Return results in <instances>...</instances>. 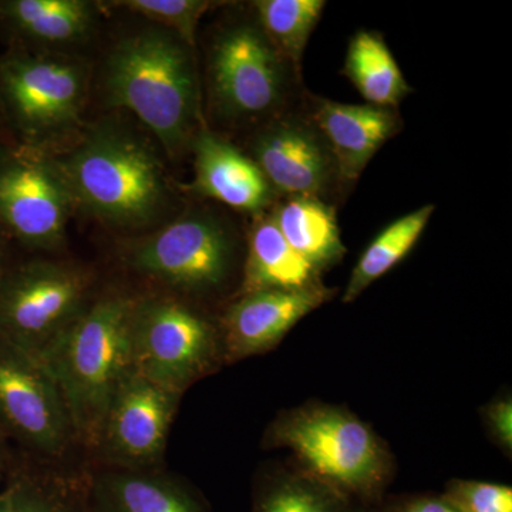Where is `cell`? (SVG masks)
I'll list each match as a JSON object with an SVG mask.
<instances>
[{
    "mask_svg": "<svg viewBox=\"0 0 512 512\" xmlns=\"http://www.w3.org/2000/svg\"><path fill=\"white\" fill-rule=\"evenodd\" d=\"M103 92L114 109L130 111L168 156L191 147L205 126L194 49L158 26L121 37L103 69Z\"/></svg>",
    "mask_w": 512,
    "mask_h": 512,
    "instance_id": "cell-1",
    "label": "cell"
},
{
    "mask_svg": "<svg viewBox=\"0 0 512 512\" xmlns=\"http://www.w3.org/2000/svg\"><path fill=\"white\" fill-rule=\"evenodd\" d=\"M53 160L73 205L110 227L147 228L170 207L171 187L160 158L127 128L94 126Z\"/></svg>",
    "mask_w": 512,
    "mask_h": 512,
    "instance_id": "cell-2",
    "label": "cell"
},
{
    "mask_svg": "<svg viewBox=\"0 0 512 512\" xmlns=\"http://www.w3.org/2000/svg\"><path fill=\"white\" fill-rule=\"evenodd\" d=\"M136 303L126 295L87 303L40 357L59 384L77 439L87 446L96 447L111 397L134 370L131 326Z\"/></svg>",
    "mask_w": 512,
    "mask_h": 512,
    "instance_id": "cell-3",
    "label": "cell"
},
{
    "mask_svg": "<svg viewBox=\"0 0 512 512\" xmlns=\"http://www.w3.org/2000/svg\"><path fill=\"white\" fill-rule=\"evenodd\" d=\"M212 106L229 123L259 126L291 109L301 72L268 39L254 15L222 26L208 52Z\"/></svg>",
    "mask_w": 512,
    "mask_h": 512,
    "instance_id": "cell-4",
    "label": "cell"
},
{
    "mask_svg": "<svg viewBox=\"0 0 512 512\" xmlns=\"http://www.w3.org/2000/svg\"><path fill=\"white\" fill-rule=\"evenodd\" d=\"M89 70L62 55L15 50L0 59V111L20 146L46 153L80 126Z\"/></svg>",
    "mask_w": 512,
    "mask_h": 512,
    "instance_id": "cell-5",
    "label": "cell"
},
{
    "mask_svg": "<svg viewBox=\"0 0 512 512\" xmlns=\"http://www.w3.org/2000/svg\"><path fill=\"white\" fill-rule=\"evenodd\" d=\"M268 441L289 448L319 480L353 490L375 487L390 466L372 429L336 407H303L279 417Z\"/></svg>",
    "mask_w": 512,
    "mask_h": 512,
    "instance_id": "cell-6",
    "label": "cell"
},
{
    "mask_svg": "<svg viewBox=\"0 0 512 512\" xmlns=\"http://www.w3.org/2000/svg\"><path fill=\"white\" fill-rule=\"evenodd\" d=\"M238 239L224 217L194 210L134 241L126 261L138 274L190 293L217 291L237 261Z\"/></svg>",
    "mask_w": 512,
    "mask_h": 512,
    "instance_id": "cell-7",
    "label": "cell"
},
{
    "mask_svg": "<svg viewBox=\"0 0 512 512\" xmlns=\"http://www.w3.org/2000/svg\"><path fill=\"white\" fill-rule=\"evenodd\" d=\"M89 276L37 261L0 275V343L40 359L89 303Z\"/></svg>",
    "mask_w": 512,
    "mask_h": 512,
    "instance_id": "cell-8",
    "label": "cell"
},
{
    "mask_svg": "<svg viewBox=\"0 0 512 512\" xmlns=\"http://www.w3.org/2000/svg\"><path fill=\"white\" fill-rule=\"evenodd\" d=\"M134 370L184 393L217 362V330L190 306L171 298L137 299L131 326Z\"/></svg>",
    "mask_w": 512,
    "mask_h": 512,
    "instance_id": "cell-9",
    "label": "cell"
},
{
    "mask_svg": "<svg viewBox=\"0 0 512 512\" xmlns=\"http://www.w3.org/2000/svg\"><path fill=\"white\" fill-rule=\"evenodd\" d=\"M73 201L55 160L0 144V228L26 247L53 251L66 238Z\"/></svg>",
    "mask_w": 512,
    "mask_h": 512,
    "instance_id": "cell-10",
    "label": "cell"
},
{
    "mask_svg": "<svg viewBox=\"0 0 512 512\" xmlns=\"http://www.w3.org/2000/svg\"><path fill=\"white\" fill-rule=\"evenodd\" d=\"M0 423L39 453L62 456L76 437L59 384L42 360L0 343Z\"/></svg>",
    "mask_w": 512,
    "mask_h": 512,
    "instance_id": "cell-11",
    "label": "cell"
},
{
    "mask_svg": "<svg viewBox=\"0 0 512 512\" xmlns=\"http://www.w3.org/2000/svg\"><path fill=\"white\" fill-rule=\"evenodd\" d=\"M181 396L133 370L111 397L96 448L121 470L153 466L163 457Z\"/></svg>",
    "mask_w": 512,
    "mask_h": 512,
    "instance_id": "cell-12",
    "label": "cell"
},
{
    "mask_svg": "<svg viewBox=\"0 0 512 512\" xmlns=\"http://www.w3.org/2000/svg\"><path fill=\"white\" fill-rule=\"evenodd\" d=\"M249 147V157L278 195L326 201L340 191L335 158L306 110H286L266 121Z\"/></svg>",
    "mask_w": 512,
    "mask_h": 512,
    "instance_id": "cell-13",
    "label": "cell"
},
{
    "mask_svg": "<svg viewBox=\"0 0 512 512\" xmlns=\"http://www.w3.org/2000/svg\"><path fill=\"white\" fill-rule=\"evenodd\" d=\"M306 113L332 151L340 191L352 187L377 151L403 128L396 109L372 104H345L309 96Z\"/></svg>",
    "mask_w": 512,
    "mask_h": 512,
    "instance_id": "cell-14",
    "label": "cell"
},
{
    "mask_svg": "<svg viewBox=\"0 0 512 512\" xmlns=\"http://www.w3.org/2000/svg\"><path fill=\"white\" fill-rule=\"evenodd\" d=\"M333 289L245 293L229 306L222 320L228 359L239 360L274 348L309 313L323 305Z\"/></svg>",
    "mask_w": 512,
    "mask_h": 512,
    "instance_id": "cell-15",
    "label": "cell"
},
{
    "mask_svg": "<svg viewBox=\"0 0 512 512\" xmlns=\"http://www.w3.org/2000/svg\"><path fill=\"white\" fill-rule=\"evenodd\" d=\"M194 190L234 210L261 214L271 210L278 194L251 157L211 133L207 124L191 143Z\"/></svg>",
    "mask_w": 512,
    "mask_h": 512,
    "instance_id": "cell-16",
    "label": "cell"
},
{
    "mask_svg": "<svg viewBox=\"0 0 512 512\" xmlns=\"http://www.w3.org/2000/svg\"><path fill=\"white\" fill-rule=\"evenodd\" d=\"M320 272L288 244L271 210L256 214L248 232L242 295L320 288Z\"/></svg>",
    "mask_w": 512,
    "mask_h": 512,
    "instance_id": "cell-17",
    "label": "cell"
},
{
    "mask_svg": "<svg viewBox=\"0 0 512 512\" xmlns=\"http://www.w3.org/2000/svg\"><path fill=\"white\" fill-rule=\"evenodd\" d=\"M96 20V5L84 0H6L0 23L12 35L37 46L63 47L82 42Z\"/></svg>",
    "mask_w": 512,
    "mask_h": 512,
    "instance_id": "cell-18",
    "label": "cell"
},
{
    "mask_svg": "<svg viewBox=\"0 0 512 512\" xmlns=\"http://www.w3.org/2000/svg\"><path fill=\"white\" fill-rule=\"evenodd\" d=\"M281 234L319 272L332 268L346 254L336 210L313 197H285L271 208Z\"/></svg>",
    "mask_w": 512,
    "mask_h": 512,
    "instance_id": "cell-19",
    "label": "cell"
},
{
    "mask_svg": "<svg viewBox=\"0 0 512 512\" xmlns=\"http://www.w3.org/2000/svg\"><path fill=\"white\" fill-rule=\"evenodd\" d=\"M342 73L372 106L397 109L413 92L386 40L372 30L350 37Z\"/></svg>",
    "mask_w": 512,
    "mask_h": 512,
    "instance_id": "cell-20",
    "label": "cell"
},
{
    "mask_svg": "<svg viewBox=\"0 0 512 512\" xmlns=\"http://www.w3.org/2000/svg\"><path fill=\"white\" fill-rule=\"evenodd\" d=\"M94 490L100 512H200L173 481L143 471L104 473Z\"/></svg>",
    "mask_w": 512,
    "mask_h": 512,
    "instance_id": "cell-21",
    "label": "cell"
},
{
    "mask_svg": "<svg viewBox=\"0 0 512 512\" xmlns=\"http://www.w3.org/2000/svg\"><path fill=\"white\" fill-rule=\"evenodd\" d=\"M434 210H436L434 205H424L419 210L403 215L380 231L377 237L367 245L365 252L353 268L342 301L345 303L355 301L357 296L362 295L373 282L382 278L390 269L403 261L423 235Z\"/></svg>",
    "mask_w": 512,
    "mask_h": 512,
    "instance_id": "cell-22",
    "label": "cell"
},
{
    "mask_svg": "<svg viewBox=\"0 0 512 512\" xmlns=\"http://www.w3.org/2000/svg\"><path fill=\"white\" fill-rule=\"evenodd\" d=\"M252 15L282 56L301 72L309 37L322 16L323 0H258Z\"/></svg>",
    "mask_w": 512,
    "mask_h": 512,
    "instance_id": "cell-23",
    "label": "cell"
},
{
    "mask_svg": "<svg viewBox=\"0 0 512 512\" xmlns=\"http://www.w3.org/2000/svg\"><path fill=\"white\" fill-rule=\"evenodd\" d=\"M113 5L143 16L158 28L173 32L194 49L198 23L218 3L208 0H123Z\"/></svg>",
    "mask_w": 512,
    "mask_h": 512,
    "instance_id": "cell-24",
    "label": "cell"
},
{
    "mask_svg": "<svg viewBox=\"0 0 512 512\" xmlns=\"http://www.w3.org/2000/svg\"><path fill=\"white\" fill-rule=\"evenodd\" d=\"M258 512H338V505L318 481L292 477L268 491Z\"/></svg>",
    "mask_w": 512,
    "mask_h": 512,
    "instance_id": "cell-25",
    "label": "cell"
},
{
    "mask_svg": "<svg viewBox=\"0 0 512 512\" xmlns=\"http://www.w3.org/2000/svg\"><path fill=\"white\" fill-rule=\"evenodd\" d=\"M448 501L460 512H512V490L500 484L460 481Z\"/></svg>",
    "mask_w": 512,
    "mask_h": 512,
    "instance_id": "cell-26",
    "label": "cell"
},
{
    "mask_svg": "<svg viewBox=\"0 0 512 512\" xmlns=\"http://www.w3.org/2000/svg\"><path fill=\"white\" fill-rule=\"evenodd\" d=\"M0 512H66L49 491L32 481L13 484L0 494Z\"/></svg>",
    "mask_w": 512,
    "mask_h": 512,
    "instance_id": "cell-27",
    "label": "cell"
},
{
    "mask_svg": "<svg viewBox=\"0 0 512 512\" xmlns=\"http://www.w3.org/2000/svg\"><path fill=\"white\" fill-rule=\"evenodd\" d=\"M488 421L494 431L495 439L503 444L505 450L512 448V404L510 399L498 400L488 409Z\"/></svg>",
    "mask_w": 512,
    "mask_h": 512,
    "instance_id": "cell-28",
    "label": "cell"
},
{
    "mask_svg": "<svg viewBox=\"0 0 512 512\" xmlns=\"http://www.w3.org/2000/svg\"><path fill=\"white\" fill-rule=\"evenodd\" d=\"M399 512H460L448 500H426L414 501V503L406 505Z\"/></svg>",
    "mask_w": 512,
    "mask_h": 512,
    "instance_id": "cell-29",
    "label": "cell"
},
{
    "mask_svg": "<svg viewBox=\"0 0 512 512\" xmlns=\"http://www.w3.org/2000/svg\"><path fill=\"white\" fill-rule=\"evenodd\" d=\"M3 258H5V245H3L2 228H0V271H2Z\"/></svg>",
    "mask_w": 512,
    "mask_h": 512,
    "instance_id": "cell-30",
    "label": "cell"
},
{
    "mask_svg": "<svg viewBox=\"0 0 512 512\" xmlns=\"http://www.w3.org/2000/svg\"><path fill=\"white\" fill-rule=\"evenodd\" d=\"M0 144H2V143H0Z\"/></svg>",
    "mask_w": 512,
    "mask_h": 512,
    "instance_id": "cell-31",
    "label": "cell"
}]
</instances>
